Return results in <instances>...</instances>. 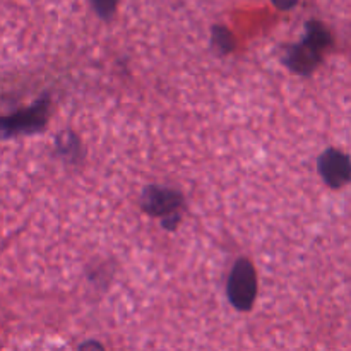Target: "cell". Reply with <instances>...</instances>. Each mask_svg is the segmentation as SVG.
Instances as JSON below:
<instances>
[{"instance_id": "cell-1", "label": "cell", "mask_w": 351, "mask_h": 351, "mask_svg": "<svg viewBox=\"0 0 351 351\" xmlns=\"http://www.w3.org/2000/svg\"><path fill=\"white\" fill-rule=\"evenodd\" d=\"M331 45L332 36L328 27L319 21H308L305 24L304 40L288 47L283 64L295 74L311 75L321 65L324 53Z\"/></svg>"}, {"instance_id": "cell-2", "label": "cell", "mask_w": 351, "mask_h": 351, "mask_svg": "<svg viewBox=\"0 0 351 351\" xmlns=\"http://www.w3.org/2000/svg\"><path fill=\"white\" fill-rule=\"evenodd\" d=\"M226 297L237 311H252L257 297V274L247 257H240L233 266L226 283Z\"/></svg>"}, {"instance_id": "cell-3", "label": "cell", "mask_w": 351, "mask_h": 351, "mask_svg": "<svg viewBox=\"0 0 351 351\" xmlns=\"http://www.w3.org/2000/svg\"><path fill=\"white\" fill-rule=\"evenodd\" d=\"M50 113V95L45 93L29 108L17 110L10 115H0V132L3 136L36 134L47 127Z\"/></svg>"}, {"instance_id": "cell-4", "label": "cell", "mask_w": 351, "mask_h": 351, "mask_svg": "<svg viewBox=\"0 0 351 351\" xmlns=\"http://www.w3.org/2000/svg\"><path fill=\"white\" fill-rule=\"evenodd\" d=\"M182 204H184V195L175 189L149 185L141 194V208L154 218L173 215L182 208Z\"/></svg>"}, {"instance_id": "cell-5", "label": "cell", "mask_w": 351, "mask_h": 351, "mask_svg": "<svg viewBox=\"0 0 351 351\" xmlns=\"http://www.w3.org/2000/svg\"><path fill=\"white\" fill-rule=\"evenodd\" d=\"M319 175L331 189L345 187L351 178L350 158L336 147H329L319 156Z\"/></svg>"}, {"instance_id": "cell-6", "label": "cell", "mask_w": 351, "mask_h": 351, "mask_svg": "<svg viewBox=\"0 0 351 351\" xmlns=\"http://www.w3.org/2000/svg\"><path fill=\"white\" fill-rule=\"evenodd\" d=\"M211 33H213V45H215V48L219 51V53L226 55L233 50L235 41H233L232 33H230L225 26H213Z\"/></svg>"}, {"instance_id": "cell-7", "label": "cell", "mask_w": 351, "mask_h": 351, "mask_svg": "<svg viewBox=\"0 0 351 351\" xmlns=\"http://www.w3.org/2000/svg\"><path fill=\"white\" fill-rule=\"evenodd\" d=\"M79 149V139L72 132H67L57 139V151L62 158H69V153H72V160H75Z\"/></svg>"}, {"instance_id": "cell-8", "label": "cell", "mask_w": 351, "mask_h": 351, "mask_svg": "<svg viewBox=\"0 0 351 351\" xmlns=\"http://www.w3.org/2000/svg\"><path fill=\"white\" fill-rule=\"evenodd\" d=\"M91 5L101 19H112L117 12L119 0H91Z\"/></svg>"}, {"instance_id": "cell-9", "label": "cell", "mask_w": 351, "mask_h": 351, "mask_svg": "<svg viewBox=\"0 0 351 351\" xmlns=\"http://www.w3.org/2000/svg\"><path fill=\"white\" fill-rule=\"evenodd\" d=\"M163 226L167 230H170V232H173L175 228H177V225L178 223H180V215H178V213H173V215H170V216H165L163 218Z\"/></svg>"}, {"instance_id": "cell-10", "label": "cell", "mask_w": 351, "mask_h": 351, "mask_svg": "<svg viewBox=\"0 0 351 351\" xmlns=\"http://www.w3.org/2000/svg\"><path fill=\"white\" fill-rule=\"evenodd\" d=\"M79 351H105V346H103L99 341L89 339V341H84L81 346H79Z\"/></svg>"}, {"instance_id": "cell-11", "label": "cell", "mask_w": 351, "mask_h": 351, "mask_svg": "<svg viewBox=\"0 0 351 351\" xmlns=\"http://www.w3.org/2000/svg\"><path fill=\"white\" fill-rule=\"evenodd\" d=\"M274 5L280 10H290L298 3V0H273Z\"/></svg>"}]
</instances>
